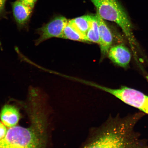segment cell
<instances>
[{
	"instance_id": "obj_6",
	"label": "cell",
	"mask_w": 148,
	"mask_h": 148,
	"mask_svg": "<svg viewBox=\"0 0 148 148\" xmlns=\"http://www.w3.org/2000/svg\"><path fill=\"white\" fill-rule=\"evenodd\" d=\"M99 26V45L102 56L108 55L109 50L112 47L113 38L110 28L97 12L95 15Z\"/></svg>"
},
{
	"instance_id": "obj_1",
	"label": "cell",
	"mask_w": 148,
	"mask_h": 148,
	"mask_svg": "<svg viewBox=\"0 0 148 148\" xmlns=\"http://www.w3.org/2000/svg\"><path fill=\"white\" fill-rule=\"evenodd\" d=\"M143 115L109 116L100 125L90 129L79 148H148L134 130Z\"/></svg>"
},
{
	"instance_id": "obj_4",
	"label": "cell",
	"mask_w": 148,
	"mask_h": 148,
	"mask_svg": "<svg viewBox=\"0 0 148 148\" xmlns=\"http://www.w3.org/2000/svg\"><path fill=\"white\" fill-rule=\"evenodd\" d=\"M106 91L126 104L138 109L148 115V95L143 92L123 86L118 88H108Z\"/></svg>"
},
{
	"instance_id": "obj_3",
	"label": "cell",
	"mask_w": 148,
	"mask_h": 148,
	"mask_svg": "<svg viewBox=\"0 0 148 148\" xmlns=\"http://www.w3.org/2000/svg\"><path fill=\"white\" fill-rule=\"evenodd\" d=\"M103 20L114 22L125 34L133 51L137 45L130 20L118 0H90Z\"/></svg>"
},
{
	"instance_id": "obj_14",
	"label": "cell",
	"mask_w": 148,
	"mask_h": 148,
	"mask_svg": "<svg viewBox=\"0 0 148 148\" xmlns=\"http://www.w3.org/2000/svg\"><path fill=\"white\" fill-rule=\"evenodd\" d=\"M5 1L6 0H0V12L4 8Z\"/></svg>"
},
{
	"instance_id": "obj_13",
	"label": "cell",
	"mask_w": 148,
	"mask_h": 148,
	"mask_svg": "<svg viewBox=\"0 0 148 148\" xmlns=\"http://www.w3.org/2000/svg\"><path fill=\"white\" fill-rule=\"evenodd\" d=\"M25 5H28L33 9L37 0H19Z\"/></svg>"
},
{
	"instance_id": "obj_2",
	"label": "cell",
	"mask_w": 148,
	"mask_h": 148,
	"mask_svg": "<svg viewBox=\"0 0 148 148\" xmlns=\"http://www.w3.org/2000/svg\"><path fill=\"white\" fill-rule=\"evenodd\" d=\"M32 104L31 125L9 128L5 138L0 141V148H45V118L42 111L38 110V107Z\"/></svg>"
},
{
	"instance_id": "obj_8",
	"label": "cell",
	"mask_w": 148,
	"mask_h": 148,
	"mask_svg": "<svg viewBox=\"0 0 148 148\" xmlns=\"http://www.w3.org/2000/svg\"><path fill=\"white\" fill-rule=\"evenodd\" d=\"M32 9L19 0L13 3L12 10L15 20L20 28H23L26 25Z\"/></svg>"
},
{
	"instance_id": "obj_9",
	"label": "cell",
	"mask_w": 148,
	"mask_h": 148,
	"mask_svg": "<svg viewBox=\"0 0 148 148\" xmlns=\"http://www.w3.org/2000/svg\"><path fill=\"white\" fill-rule=\"evenodd\" d=\"M20 118L19 110L14 105H5L0 112V119L2 123L9 128L16 126Z\"/></svg>"
},
{
	"instance_id": "obj_11",
	"label": "cell",
	"mask_w": 148,
	"mask_h": 148,
	"mask_svg": "<svg viewBox=\"0 0 148 148\" xmlns=\"http://www.w3.org/2000/svg\"><path fill=\"white\" fill-rule=\"evenodd\" d=\"M92 16L84 15L69 20V22L82 34L86 36L90 26Z\"/></svg>"
},
{
	"instance_id": "obj_12",
	"label": "cell",
	"mask_w": 148,
	"mask_h": 148,
	"mask_svg": "<svg viewBox=\"0 0 148 148\" xmlns=\"http://www.w3.org/2000/svg\"><path fill=\"white\" fill-rule=\"evenodd\" d=\"M86 36L89 42L99 44V26L95 16H92L91 23L86 33Z\"/></svg>"
},
{
	"instance_id": "obj_7",
	"label": "cell",
	"mask_w": 148,
	"mask_h": 148,
	"mask_svg": "<svg viewBox=\"0 0 148 148\" xmlns=\"http://www.w3.org/2000/svg\"><path fill=\"white\" fill-rule=\"evenodd\" d=\"M108 55L109 58L112 62L123 68L128 66L131 60L130 52L123 44L112 46Z\"/></svg>"
},
{
	"instance_id": "obj_10",
	"label": "cell",
	"mask_w": 148,
	"mask_h": 148,
	"mask_svg": "<svg viewBox=\"0 0 148 148\" xmlns=\"http://www.w3.org/2000/svg\"><path fill=\"white\" fill-rule=\"evenodd\" d=\"M61 38L85 42H89L86 36L83 34L70 23L69 21L65 27Z\"/></svg>"
},
{
	"instance_id": "obj_5",
	"label": "cell",
	"mask_w": 148,
	"mask_h": 148,
	"mask_svg": "<svg viewBox=\"0 0 148 148\" xmlns=\"http://www.w3.org/2000/svg\"><path fill=\"white\" fill-rule=\"evenodd\" d=\"M68 21L69 20L63 16H57L38 28L36 31L39 37L35 40V45H38L51 38H60Z\"/></svg>"
}]
</instances>
